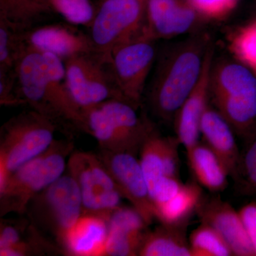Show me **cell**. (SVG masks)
<instances>
[{
	"instance_id": "6da1fadb",
	"label": "cell",
	"mask_w": 256,
	"mask_h": 256,
	"mask_svg": "<svg viewBox=\"0 0 256 256\" xmlns=\"http://www.w3.org/2000/svg\"><path fill=\"white\" fill-rule=\"evenodd\" d=\"M20 98L66 138L86 133L84 111L70 95L63 60L28 46L15 66Z\"/></svg>"
},
{
	"instance_id": "7a4b0ae2",
	"label": "cell",
	"mask_w": 256,
	"mask_h": 256,
	"mask_svg": "<svg viewBox=\"0 0 256 256\" xmlns=\"http://www.w3.org/2000/svg\"><path fill=\"white\" fill-rule=\"evenodd\" d=\"M210 44V35L200 32L161 54L146 94L148 106L156 118L174 121L200 78Z\"/></svg>"
},
{
	"instance_id": "3957f363",
	"label": "cell",
	"mask_w": 256,
	"mask_h": 256,
	"mask_svg": "<svg viewBox=\"0 0 256 256\" xmlns=\"http://www.w3.org/2000/svg\"><path fill=\"white\" fill-rule=\"evenodd\" d=\"M210 96L236 134L252 141L256 136V74L252 69L230 60L213 64Z\"/></svg>"
},
{
	"instance_id": "277c9868",
	"label": "cell",
	"mask_w": 256,
	"mask_h": 256,
	"mask_svg": "<svg viewBox=\"0 0 256 256\" xmlns=\"http://www.w3.org/2000/svg\"><path fill=\"white\" fill-rule=\"evenodd\" d=\"M74 140H55L50 148L14 172L0 186V216L24 215L30 202L65 174Z\"/></svg>"
},
{
	"instance_id": "5b68a950",
	"label": "cell",
	"mask_w": 256,
	"mask_h": 256,
	"mask_svg": "<svg viewBox=\"0 0 256 256\" xmlns=\"http://www.w3.org/2000/svg\"><path fill=\"white\" fill-rule=\"evenodd\" d=\"M130 102L112 99L84 109L86 133L95 138L99 149L128 152L138 156L156 126Z\"/></svg>"
},
{
	"instance_id": "8992f818",
	"label": "cell",
	"mask_w": 256,
	"mask_h": 256,
	"mask_svg": "<svg viewBox=\"0 0 256 256\" xmlns=\"http://www.w3.org/2000/svg\"><path fill=\"white\" fill-rule=\"evenodd\" d=\"M82 214L80 188L69 173L64 174L30 202L25 215L64 252L70 230Z\"/></svg>"
},
{
	"instance_id": "52a82bcc",
	"label": "cell",
	"mask_w": 256,
	"mask_h": 256,
	"mask_svg": "<svg viewBox=\"0 0 256 256\" xmlns=\"http://www.w3.org/2000/svg\"><path fill=\"white\" fill-rule=\"evenodd\" d=\"M56 132L50 121L32 109L4 122L0 129V186L20 166L46 151Z\"/></svg>"
},
{
	"instance_id": "ba28073f",
	"label": "cell",
	"mask_w": 256,
	"mask_h": 256,
	"mask_svg": "<svg viewBox=\"0 0 256 256\" xmlns=\"http://www.w3.org/2000/svg\"><path fill=\"white\" fill-rule=\"evenodd\" d=\"M146 0L98 2L88 26L94 50L111 56L118 47L144 36Z\"/></svg>"
},
{
	"instance_id": "9c48e42d",
	"label": "cell",
	"mask_w": 256,
	"mask_h": 256,
	"mask_svg": "<svg viewBox=\"0 0 256 256\" xmlns=\"http://www.w3.org/2000/svg\"><path fill=\"white\" fill-rule=\"evenodd\" d=\"M64 66L69 92L82 110L112 99L128 101L116 82L111 56L92 50L70 57Z\"/></svg>"
},
{
	"instance_id": "30bf717a",
	"label": "cell",
	"mask_w": 256,
	"mask_h": 256,
	"mask_svg": "<svg viewBox=\"0 0 256 256\" xmlns=\"http://www.w3.org/2000/svg\"><path fill=\"white\" fill-rule=\"evenodd\" d=\"M67 170L80 188L82 214L99 216L108 220L114 210L122 206L124 197L98 154L74 151Z\"/></svg>"
},
{
	"instance_id": "8fae6325",
	"label": "cell",
	"mask_w": 256,
	"mask_h": 256,
	"mask_svg": "<svg viewBox=\"0 0 256 256\" xmlns=\"http://www.w3.org/2000/svg\"><path fill=\"white\" fill-rule=\"evenodd\" d=\"M156 42L141 37L121 45L111 54L120 90L124 98L138 108L142 107L146 80L156 58Z\"/></svg>"
},
{
	"instance_id": "7c38bea8",
	"label": "cell",
	"mask_w": 256,
	"mask_h": 256,
	"mask_svg": "<svg viewBox=\"0 0 256 256\" xmlns=\"http://www.w3.org/2000/svg\"><path fill=\"white\" fill-rule=\"evenodd\" d=\"M108 170L124 198L127 200L148 226L156 220L149 188L137 156L128 152L99 149L97 153Z\"/></svg>"
},
{
	"instance_id": "4fadbf2b",
	"label": "cell",
	"mask_w": 256,
	"mask_h": 256,
	"mask_svg": "<svg viewBox=\"0 0 256 256\" xmlns=\"http://www.w3.org/2000/svg\"><path fill=\"white\" fill-rule=\"evenodd\" d=\"M202 20L186 0H146L144 36L169 40L191 32Z\"/></svg>"
},
{
	"instance_id": "5bb4252c",
	"label": "cell",
	"mask_w": 256,
	"mask_h": 256,
	"mask_svg": "<svg viewBox=\"0 0 256 256\" xmlns=\"http://www.w3.org/2000/svg\"><path fill=\"white\" fill-rule=\"evenodd\" d=\"M196 214L201 224L215 229L228 244L234 256H256L238 212L220 196H204Z\"/></svg>"
},
{
	"instance_id": "9a60e30c",
	"label": "cell",
	"mask_w": 256,
	"mask_h": 256,
	"mask_svg": "<svg viewBox=\"0 0 256 256\" xmlns=\"http://www.w3.org/2000/svg\"><path fill=\"white\" fill-rule=\"evenodd\" d=\"M24 38L28 46L53 54L64 62L74 56L96 50L88 34L68 22L38 25L24 31Z\"/></svg>"
},
{
	"instance_id": "2e32d148",
	"label": "cell",
	"mask_w": 256,
	"mask_h": 256,
	"mask_svg": "<svg viewBox=\"0 0 256 256\" xmlns=\"http://www.w3.org/2000/svg\"><path fill=\"white\" fill-rule=\"evenodd\" d=\"M213 46L212 44L205 55L201 76L191 94L184 102L174 121L175 132L186 150L200 142V124L204 112L208 106L210 74L213 65Z\"/></svg>"
},
{
	"instance_id": "e0dca14e",
	"label": "cell",
	"mask_w": 256,
	"mask_h": 256,
	"mask_svg": "<svg viewBox=\"0 0 256 256\" xmlns=\"http://www.w3.org/2000/svg\"><path fill=\"white\" fill-rule=\"evenodd\" d=\"M63 254L53 240L47 237L28 217L1 220L0 256H28Z\"/></svg>"
},
{
	"instance_id": "ac0fdd59",
	"label": "cell",
	"mask_w": 256,
	"mask_h": 256,
	"mask_svg": "<svg viewBox=\"0 0 256 256\" xmlns=\"http://www.w3.org/2000/svg\"><path fill=\"white\" fill-rule=\"evenodd\" d=\"M105 256H136L149 232L148 225L133 207L121 206L108 220Z\"/></svg>"
},
{
	"instance_id": "d6986e66",
	"label": "cell",
	"mask_w": 256,
	"mask_h": 256,
	"mask_svg": "<svg viewBox=\"0 0 256 256\" xmlns=\"http://www.w3.org/2000/svg\"><path fill=\"white\" fill-rule=\"evenodd\" d=\"M204 142L220 158L228 170L230 178H236L242 154L236 142L234 130L216 108L208 105L200 124Z\"/></svg>"
},
{
	"instance_id": "ffe728a7",
	"label": "cell",
	"mask_w": 256,
	"mask_h": 256,
	"mask_svg": "<svg viewBox=\"0 0 256 256\" xmlns=\"http://www.w3.org/2000/svg\"><path fill=\"white\" fill-rule=\"evenodd\" d=\"M108 236V220L99 216L82 214L70 230L64 246L65 255L105 256Z\"/></svg>"
},
{
	"instance_id": "44dd1931",
	"label": "cell",
	"mask_w": 256,
	"mask_h": 256,
	"mask_svg": "<svg viewBox=\"0 0 256 256\" xmlns=\"http://www.w3.org/2000/svg\"><path fill=\"white\" fill-rule=\"evenodd\" d=\"M188 164L192 175L202 188L212 193L224 192L228 185V170L214 152L198 142L186 150Z\"/></svg>"
},
{
	"instance_id": "7402d4cb",
	"label": "cell",
	"mask_w": 256,
	"mask_h": 256,
	"mask_svg": "<svg viewBox=\"0 0 256 256\" xmlns=\"http://www.w3.org/2000/svg\"><path fill=\"white\" fill-rule=\"evenodd\" d=\"M202 186L196 182L183 184L178 193L156 208V220L160 224L186 227L203 197Z\"/></svg>"
},
{
	"instance_id": "603a6c76",
	"label": "cell",
	"mask_w": 256,
	"mask_h": 256,
	"mask_svg": "<svg viewBox=\"0 0 256 256\" xmlns=\"http://www.w3.org/2000/svg\"><path fill=\"white\" fill-rule=\"evenodd\" d=\"M186 227L160 224L146 234L140 256H192Z\"/></svg>"
},
{
	"instance_id": "cb8c5ba5",
	"label": "cell",
	"mask_w": 256,
	"mask_h": 256,
	"mask_svg": "<svg viewBox=\"0 0 256 256\" xmlns=\"http://www.w3.org/2000/svg\"><path fill=\"white\" fill-rule=\"evenodd\" d=\"M54 14L53 10L34 0H0V18L22 31L41 25Z\"/></svg>"
},
{
	"instance_id": "d4e9b609",
	"label": "cell",
	"mask_w": 256,
	"mask_h": 256,
	"mask_svg": "<svg viewBox=\"0 0 256 256\" xmlns=\"http://www.w3.org/2000/svg\"><path fill=\"white\" fill-rule=\"evenodd\" d=\"M163 142L164 137L156 128L146 138L140 150V162L146 176L150 194L158 182L164 176Z\"/></svg>"
},
{
	"instance_id": "484cf974",
	"label": "cell",
	"mask_w": 256,
	"mask_h": 256,
	"mask_svg": "<svg viewBox=\"0 0 256 256\" xmlns=\"http://www.w3.org/2000/svg\"><path fill=\"white\" fill-rule=\"evenodd\" d=\"M28 46L24 31L0 18V70L14 68Z\"/></svg>"
},
{
	"instance_id": "4316f807",
	"label": "cell",
	"mask_w": 256,
	"mask_h": 256,
	"mask_svg": "<svg viewBox=\"0 0 256 256\" xmlns=\"http://www.w3.org/2000/svg\"><path fill=\"white\" fill-rule=\"evenodd\" d=\"M192 256H230L234 252L215 229L201 224L188 238Z\"/></svg>"
},
{
	"instance_id": "83f0119b",
	"label": "cell",
	"mask_w": 256,
	"mask_h": 256,
	"mask_svg": "<svg viewBox=\"0 0 256 256\" xmlns=\"http://www.w3.org/2000/svg\"><path fill=\"white\" fill-rule=\"evenodd\" d=\"M48 6L69 23L88 28L97 10L90 0H34Z\"/></svg>"
},
{
	"instance_id": "f1b7e54d",
	"label": "cell",
	"mask_w": 256,
	"mask_h": 256,
	"mask_svg": "<svg viewBox=\"0 0 256 256\" xmlns=\"http://www.w3.org/2000/svg\"><path fill=\"white\" fill-rule=\"evenodd\" d=\"M228 48L240 63L256 74V20L230 35Z\"/></svg>"
},
{
	"instance_id": "f546056e",
	"label": "cell",
	"mask_w": 256,
	"mask_h": 256,
	"mask_svg": "<svg viewBox=\"0 0 256 256\" xmlns=\"http://www.w3.org/2000/svg\"><path fill=\"white\" fill-rule=\"evenodd\" d=\"M234 181L242 194L256 198V136L242 154L236 178Z\"/></svg>"
},
{
	"instance_id": "4dcf8cb0",
	"label": "cell",
	"mask_w": 256,
	"mask_h": 256,
	"mask_svg": "<svg viewBox=\"0 0 256 256\" xmlns=\"http://www.w3.org/2000/svg\"><path fill=\"white\" fill-rule=\"evenodd\" d=\"M204 20L220 21L236 8L239 0H186Z\"/></svg>"
},
{
	"instance_id": "1f68e13d",
	"label": "cell",
	"mask_w": 256,
	"mask_h": 256,
	"mask_svg": "<svg viewBox=\"0 0 256 256\" xmlns=\"http://www.w3.org/2000/svg\"><path fill=\"white\" fill-rule=\"evenodd\" d=\"M0 104L8 107L26 106L18 94L15 68L0 70Z\"/></svg>"
},
{
	"instance_id": "d6a6232c",
	"label": "cell",
	"mask_w": 256,
	"mask_h": 256,
	"mask_svg": "<svg viewBox=\"0 0 256 256\" xmlns=\"http://www.w3.org/2000/svg\"><path fill=\"white\" fill-rule=\"evenodd\" d=\"M183 183L180 178L163 176L160 180L150 192V197L154 212L156 207L166 203L180 191ZM156 215V214H154Z\"/></svg>"
},
{
	"instance_id": "836d02e7",
	"label": "cell",
	"mask_w": 256,
	"mask_h": 256,
	"mask_svg": "<svg viewBox=\"0 0 256 256\" xmlns=\"http://www.w3.org/2000/svg\"><path fill=\"white\" fill-rule=\"evenodd\" d=\"M181 144L176 137H164L163 164L164 176L180 178L178 146Z\"/></svg>"
},
{
	"instance_id": "e575fe53",
	"label": "cell",
	"mask_w": 256,
	"mask_h": 256,
	"mask_svg": "<svg viewBox=\"0 0 256 256\" xmlns=\"http://www.w3.org/2000/svg\"><path fill=\"white\" fill-rule=\"evenodd\" d=\"M238 213L256 254V202L244 205Z\"/></svg>"
},
{
	"instance_id": "d590c367",
	"label": "cell",
	"mask_w": 256,
	"mask_h": 256,
	"mask_svg": "<svg viewBox=\"0 0 256 256\" xmlns=\"http://www.w3.org/2000/svg\"><path fill=\"white\" fill-rule=\"evenodd\" d=\"M98 2H102V1H104V0H98Z\"/></svg>"
}]
</instances>
